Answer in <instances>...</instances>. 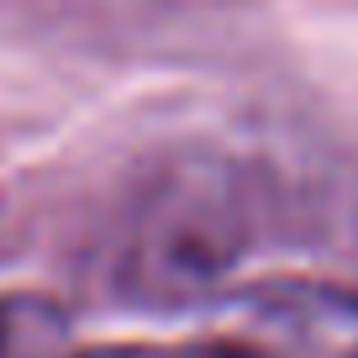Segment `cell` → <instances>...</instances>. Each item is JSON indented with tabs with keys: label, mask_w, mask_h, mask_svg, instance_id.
I'll return each instance as SVG.
<instances>
[{
	"label": "cell",
	"mask_w": 358,
	"mask_h": 358,
	"mask_svg": "<svg viewBox=\"0 0 358 358\" xmlns=\"http://www.w3.org/2000/svg\"><path fill=\"white\" fill-rule=\"evenodd\" d=\"M258 185L227 153H174L137 185L116 290L148 311H211L258 248Z\"/></svg>",
	"instance_id": "cell-1"
},
{
	"label": "cell",
	"mask_w": 358,
	"mask_h": 358,
	"mask_svg": "<svg viewBox=\"0 0 358 358\" xmlns=\"http://www.w3.org/2000/svg\"><path fill=\"white\" fill-rule=\"evenodd\" d=\"M74 358H190L185 348H95V353H74Z\"/></svg>",
	"instance_id": "cell-4"
},
{
	"label": "cell",
	"mask_w": 358,
	"mask_h": 358,
	"mask_svg": "<svg viewBox=\"0 0 358 358\" xmlns=\"http://www.w3.org/2000/svg\"><path fill=\"white\" fill-rule=\"evenodd\" d=\"M0 358H74V332L48 295H0Z\"/></svg>",
	"instance_id": "cell-3"
},
{
	"label": "cell",
	"mask_w": 358,
	"mask_h": 358,
	"mask_svg": "<svg viewBox=\"0 0 358 358\" xmlns=\"http://www.w3.org/2000/svg\"><path fill=\"white\" fill-rule=\"evenodd\" d=\"M190 358H358V295L322 280L237 285L211 306Z\"/></svg>",
	"instance_id": "cell-2"
}]
</instances>
